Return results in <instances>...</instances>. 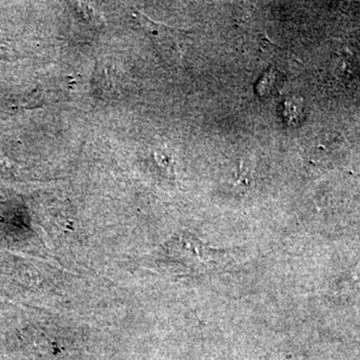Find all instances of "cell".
<instances>
[{
    "instance_id": "1",
    "label": "cell",
    "mask_w": 360,
    "mask_h": 360,
    "mask_svg": "<svg viewBox=\"0 0 360 360\" xmlns=\"http://www.w3.org/2000/svg\"><path fill=\"white\" fill-rule=\"evenodd\" d=\"M134 14L143 27L144 32L158 49L163 53H167L169 58H181L186 37L184 30L156 23L137 11H134Z\"/></svg>"
},
{
    "instance_id": "2",
    "label": "cell",
    "mask_w": 360,
    "mask_h": 360,
    "mask_svg": "<svg viewBox=\"0 0 360 360\" xmlns=\"http://www.w3.org/2000/svg\"><path fill=\"white\" fill-rule=\"evenodd\" d=\"M155 165L161 172L167 177H174V160L172 156L165 149L155 151L153 153Z\"/></svg>"
}]
</instances>
